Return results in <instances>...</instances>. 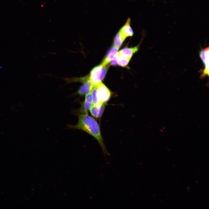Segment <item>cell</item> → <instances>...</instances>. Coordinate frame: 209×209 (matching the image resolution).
<instances>
[{"label": "cell", "mask_w": 209, "mask_h": 209, "mask_svg": "<svg viewBox=\"0 0 209 209\" xmlns=\"http://www.w3.org/2000/svg\"><path fill=\"white\" fill-rule=\"evenodd\" d=\"M78 116V120L77 123L74 125H68V128L81 130L92 136L97 140L104 153L108 154L101 135L100 127L96 121L89 116L88 112L80 114Z\"/></svg>", "instance_id": "1"}, {"label": "cell", "mask_w": 209, "mask_h": 209, "mask_svg": "<svg viewBox=\"0 0 209 209\" xmlns=\"http://www.w3.org/2000/svg\"><path fill=\"white\" fill-rule=\"evenodd\" d=\"M109 66H102L100 65L93 68L89 75L91 81L93 86H96L105 77L108 70Z\"/></svg>", "instance_id": "2"}, {"label": "cell", "mask_w": 209, "mask_h": 209, "mask_svg": "<svg viewBox=\"0 0 209 209\" xmlns=\"http://www.w3.org/2000/svg\"><path fill=\"white\" fill-rule=\"evenodd\" d=\"M95 86L97 88L101 102L106 103L111 97L110 91L102 82H100Z\"/></svg>", "instance_id": "3"}, {"label": "cell", "mask_w": 209, "mask_h": 209, "mask_svg": "<svg viewBox=\"0 0 209 209\" xmlns=\"http://www.w3.org/2000/svg\"><path fill=\"white\" fill-rule=\"evenodd\" d=\"M82 83L77 92L81 96L86 95L91 92L94 86L91 81L89 75H87L86 79Z\"/></svg>", "instance_id": "4"}, {"label": "cell", "mask_w": 209, "mask_h": 209, "mask_svg": "<svg viewBox=\"0 0 209 209\" xmlns=\"http://www.w3.org/2000/svg\"><path fill=\"white\" fill-rule=\"evenodd\" d=\"M130 22L131 19L128 18L125 24L119 31L124 40L127 37L132 36L133 35V32L130 26Z\"/></svg>", "instance_id": "5"}, {"label": "cell", "mask_w": 209, "mask_h": 209, "mask_svg": "<svg viewBox=\"0 0 209 209\" xmlns=\"http://www.w3.org/2000/svg\"><path fill=\"white\" fill-rule=\"evenodd\" d=\"M93 105L91 92L85 95L84 102L82 104L80 111L82 113H87L88 110L90 109Z\"/></svg>", "instance_id": "6"}, {"label": "cell", "mask_w": 209, "mask_h": 209, "mask_svg": "<svg viewBox=\"0 0 209 209\" xmlns=\"http://www.w3.org/2000/svg\"><path fill=\"white\" fill-rule=\"evenodd\" d=\"M118 49L114 46H112L109 50L107 55L100 64L102 66L107 65L118 53Z\"/></svg>", "instance_id": "7"}, {"label": "cell", "mask_w": 209, "mask_h": 209, "mask_svg": "<svg viewBox=\"0 0 209 209\" xmlns=\"http://www.w3.org/2000/svg\"><path fill=\"white\" fill-rule=\"evenodd\" d=\"M105 103H103L97 105H93L89 109L91 115L96 118L101 117L104 111Z\"/></svg>", "instance_id": "8"}, {"label": "cell", "mask_w": 209, "mask_h": 209, "mask_svg": "<svg viewBox=\"0 0 209 209\" xmlns=\"http://www.w3.org/2000/svg\"><path fill=\"white\" fill-rule=\"evenodd\" d=\"M139 45L133 47L125 48L118 53L120 55L126 57L131 58L133 55L139 49Z\"/></svg>", "instance_id": "9"}, {"label": "cell", "mask_w": 209, "mask_h": 209, "mask_svg": "<svg viewBox=\"0 0 209 209\" xmlns=\"http://www.w3.org/2000/svg\"><path fill=\"white\" fill-rule=\"evenodd\" d=\"M201 50L199 51V55L204 66V69L203 70H201L202 73L200 75V78L201 79H202L207 76H208L209 75V67H207L206 64V57L204 49L201 47Z\"/></svg>", "instance_id": "10"}, {"label": "cell", "mask_w": 209, "mask_h": 209, "mask_svg": "<svg viewBox=\"0 0 209 209\" xmlns=\"http://www.w3.org/2000/svg\"><path fill=\"white\" fill-rule=\"evenodd\" d=\"M116 55L118 64L122 67H125L127 65L131 58L122 56L118 53Z\"/></svg>", "instance_id": "11"}, {"label": "cell", "mask_w": 209, "mask_h": 209, "mask_svg": "<svg viewBox=\"0 0 209 209\" xmlns=\"http://www.w3.org/2000/svg\"><path fill=\"white\" fill-rule=\"evenodd\" d=\"M93 105H97L103 103L101 102L96 86H94L91 91Z\"/></svg>", "instance_id": "12"}, {"label": "cell", "mask_w": 209, "mask_h": 209, "mask_svg": "<svg viewBox=\"0 0 209 209\" xmlns=\"http://www.w3.org/2000/svg\"><path fill=\"white\" fill-rule=\"evenodd\" d=\"M124 40L121 36L119 32L115 36L114 39V46L118 49L120 48Z\"/></svg>", "instance_id": "13"}, {"label": "cell", "mask_w": 209, "mask_h": 209, "mask_svg": "<svg viewBox=\"0 0 209 209\" xmlns=\"http://www.w3.org/2000/svg\"><path fill=\"white\" fill-rule=\"evenodd\" d=\"M110 64L112 66H117L118 65L117 61L116 55L111 61Z\"/></svg>", "instance_id": "14"}]
</instances>
